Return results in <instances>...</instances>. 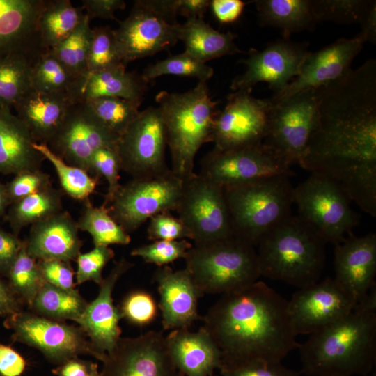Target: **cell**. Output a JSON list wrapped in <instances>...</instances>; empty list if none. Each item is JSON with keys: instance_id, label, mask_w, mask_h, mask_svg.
Instances as JSON below:
<instances>
[{"instance_id": "cell-30", "label": "cell", "mask_w": 376, "mask_h": 376, "mask_svg": "<svg viewBox=\"0 0 376 376\" xmlns=\"http://www.w3.org/2000/svg\"><path fill=\"white\" fill-rule=\"evenodd\" d=\"M178 37L184 42L186 53L205 63L242 52L235 43L236 35L219 31L202 18L187 19L183 24L179 23Z\"/></svg>"}, {"instance_id": "cell-53", "label": "cell", "mask_w": 376, "mask_h": 376, "mask_svg": "<svg viewBox=\"0 0 376 376\" xmlns=\"http://www.w3.org/2000/svg\"><path fill=\"white\" fill-rule=\"evenodd\" d=\"M23 244L18 235L0 228V275L7 276Z\"/></svg>"}, {"instance_id": "cell-13", "label": "cell", "mask_w": 376, "mask_h": 376, "mask_svg": "<svg viewBox=\"0 0 376 376\" xmlns=\"http://www.w3.org/2000/svg\"><path fill=\"white\" fill-rule=\"evenodd\" d=\"M252 90L230 93L214 123L212 143L219 150H234L262 143L269 129L272 102L258 99Z\"/></svg>"}, {"instance_id": "cell-61", "label": "cell", "mask_w": 376, "mask_h": 376, "mask_svg": "<svg viewBox=\"0 0 376 376\" xmlns=\"http://www.w3.org/2000/svg\"><path fill=\"white\" fill-rule=\"evenodd\" d=\"M9 205H10V203L8 197L6 185L0 182V217L5 214Z\"/></svg>"}, {"instance_id": "cell-50", "label": "cell", "mask_w": 376, "mask_h": 376, "mask_svg": "<svg viewBox=\"0 0 376 376\" xmlns=\"http://www.w3.org/2000/svg\"><path fill=\"white\" fill-rule=\"evenodd\" d=\"M148 238L150 240H180L192 239L189 228L178 217L170 212L159 213L149 219L147 228Z\"/></svg>"}, {"instance_id": "cell-46", "label": "cell", "mask_w": 376, "mask_h": 376, "mask_svg": "<svg viewBox=\"0 0 376 376\" xmlns=\"http://www.w3.org/2000/svg\"><path fill=\"white\" fill-rule=\"evenodd\" d=\"M187 240H155L152 243L134 248L132 256L141 258L146 263L162 267L180 258H185L187 252L192 246Z\"/></svg>"}, {"instance_id": "cell-62", "label": "cell", "mask_w": 376, "mask_h": 376, "mask_svg": "<svg viewBox=\"0 0 376 376\" xmlns=\"http://www.w3.org/2000/svg\"><path fill=\"white\" fill-rule=\"evenodd\" d=\"M88 376H101L100 373L98 371V366L97 363H93Z\"/></svg>"}, {"instance_id": "cell-7", "label": "cell", "mask_w": 376, "mask_h": 376, "mask_svg": "<svg viewBox=\"0 0 376 376\" xmlns=\"http://www.w3.org/2000/svg\"><path fill=\"white\" fill-rule=\"evenodd\" d=\"M293 203L299 217L311 226L325 241L336 245L345 239L358 224L350 207V198L332 179L318 173L294 187Z\"/></svg>"}, {"instance_id": "cell-55", "label": "cell", "mask_w": 376, "mask_h": 376, "mask_svg": "<svg viewBox=\"0 0 376 376\" xmlns=\"http://www.w3.org/2000/svg\"><path fill=\"white\" fill-rule=\"evenodd\" d=\"M246 2L242 0H211L210 7L221 24H230L242 15Z\"/></svg>"}, {"instance_id": "cell-27", "label": "cell", "mask_w": 376, "mask_h": 376, "mask_svg": "<svg viewBox=\"0 0 376 376\" xmlns=\"http://www.w3.org/2000/svg\"><path fill=\"white\" fill-rule=\"evenodd\" d=\"M72 103L66 93H47L31 88L13 108L35 141L47 144Z\"/></svg>"}, {"instance_id": "cell-40", "label": "cell", "mask_w": 376, "mask_h": 376, "mask_svg": "<svg viewBox=\"0 0 376 376\" xmlns=\"http://www.w3.org/2000/svg\"><path fill=\"white\" fill-rule=\"evenodd\" d=\"M86 103L96 118L119 138L140 112L141 103L120 97H102Z\"/></svg>"}, {"instance_id": "cell-16", "label": "cell", "mask_w": 376, "mask_h": 376, "mask_svg": "<svg viewBox=\"0 0 376 376\" xmlns=\"http://www.w3.org/2000/svg\"><path fill=\"white\" fill-rule=\"evenodd\" d=\"M118 139L96 118L86 102H75L47 145L68 164L88 173L94 152L102 148L116 147Z\"/></svg>"}, {"instance_id": "cell-43", "label": "cell", "mask_w": 376, "mask_h": 376, "mask_svg": "<svg viewBox=\"0 0 376 376\" xmlns=\"http://www.w3.org/2000/svg\"><path fill=\"white\" fill-rule=\"evenodd\" d=\"M213 74L212 68L184 52L148 65L141 75L149 83L163 75L195 77L207 82Z\"/></svg>"}, {"instance_id": "cell-22", "label": "cell", "mask_w": 376, "mask_h": 376, "mask_svg": "<svg viewBox=\"0 0 376 376\" xmlns=\"http://www.w3.org/2000/svg\"><path fill=\"white\" fill-rule=\"evenodd\" d=\"M153 280L159 296L164 329H189L195 321L202 319L198 305L204 295L185 268L173 270L167 265L159 267Z\"/></svg>"}, {"instance_id": "cell-60", "label": "cell", "mask_w": 376, "mask_h": 376, "mask_svg": "<svg viewBox=\"0 0 376 376\" xmlns=\"http://www.w3.org/2000/svg\"><path fill=\"white\" fill-rule=\"evenodd\" d=\"M354 310L376 314V285H373L368 292L357 302Z\"/></svg>"}, {"instance_id": "cell-31", "label": "cell", "mask_w": 376, "mask_h": 376, "mask_svg": "<svg viewBox=\"0 0 376 376\" xmlns=\"http://www.w3.org/2000/svg\"><path fill=\"white\" fill-rule=\"evenodd\" d=\"M258 18L262 26L279 29L283 38L295 32L311 29L318 22L311 0L254 1Z\"/></svg>"}, {"instance_id": "cell-59", "label": "cell", "mask_w": 376, "mask_h": 376, "mask_svg": "<svg viewBox=\"0 0 376 376\" xmlns=\"http://www.w3.org/2000/svg\"><path fill=\"white\" fill-rule=\"evenodd\" d=\"M210 0H177V13L187 19L202 18L210 7Z\"/></svg>"}, {"instance_id": "cell-44", "label": "cell", "mask_w": 376, "mask_h": 376, "mask_svg": "<svg viewBox=\"0 0 376 376\" xmlns=\"http://www.w3.org/2000/svg\"><path fill=\"white\" fill-rule=\"evenodd\" d=\"M120 67L125 65L118 52L114 29L108 26L92 29L87 74Z\"/></svg>"}, {"instance_id": "cell-18", "label": "cell", "mask_w": 376, "mask_h": 376, "mask_svg": "<svg viewBox=\"0 0 376 376\" xmlns=\"http://www.w3.org/2000/svg\"><path fill=\"white\" fill-rule=\"evenodd\" d=\"M102 362L101 376H183L171 359L162 331L120 338Z\"/></svg>"}, {"instance_id": "cell-10", "label": "cell", "mask_w": 376, "mask_h": 376, "mask_svg": "<svg viewBox=\"0 0 376 376\" xmlns=\"http://www.w3.org/2000/svg\"><path fill=\"white\" fill-rule=\"evenodd\" d=\"M3 325L12 331V340L40 350L51 362L60 365L81 354H88L102 361L100 354L79 327L69 325L20 311L6 317Z\"/></svg>"}, {"instance_id": "cell-11", "label": "cell", "mask_w": 376, "mask_h": 376, "mask_svg": "<svg viewBox=\"0 0 376 376\" xmlns=\"http://www.w3.org/2000/svg\"><path fill=\"white\" fill-rule=\"evenodd\" d=\"M175 211L190 230L194 244L233 236L224 189L200 174L183 180Z\"/></svg>"}, {"instance_id": "cell-38", "label": "cell", "mask_w": 376, "mask_h": 376, "mask_svg": "<svg viewBox=\"0 0 376 376\" xmlns=\"http://www.w3.org/2000/svg\"><path fill=\"white\" fill-rule=\"evenodd\" d=\"M33 146L52 164L62 189L68 196L83 202L89 199L98 184V178L81 168L68 164L54 153L47 144L35 143Z\"/></svg>"}, {"instance_id": "cell-14", "label": "cell", "mask_w": 376, "mask_h": 376, "mask_svg": "<svg viewBox=\"0 0 376 376\" xmlns=\"http://www.w3.org/2000/svg\"><path fill=\"white\" fill-rule=\"evenodd\" d=\"M166 134L158 107L140 111L120 136L116 149L122 170L132 178L157 175L170 169L166 163Z\"/></svg>"}, {"instance_id": "cell-41", "label": "cell", "mask_w": 376, "mask_h": 376, "mask_svg": "<svg viewBox=\"0 0 376 376\" xmlns=\"http://www.w3.org/2000/svg\"><path fill=\"white\" fill-rule=\"evenodd\" d=\"M91 37L90 19L86 15L68 37L50 50L70 72L79 78L87 74V58Z\"/></svg>"}, {"instance_id": "cell-63", "label": "cell", "mask_w": 376, "mask_h": 376, "mask_svg": "<svg viewBox=\"0 0 376 376\" xmlns=\"http://www.w3.org/2000/svg\"><path fill=\"white\" fill-rule=\"evenodd\" d=\"M216 376H219V375H216Z\"/></svg>"}, {"instance_id": "cell-48", "label": "cell", "mask_w": 376, "mask_h": 376, "mask_svg": "<svg viewBox=\"0 0 376 376\" xmlns=\"http://www.w3.org/2000/svg\"><path fill=\"white\" fill-rule=\"evenodd\" d=\"M115 253L107 246H94L88 252L80 253L76 258V283L93 281L100 285L103 281L102 271L107 264L113 258Z\"/></svg>"}, {"instance_id": "cell-19", "label": "cell", "mask_w": 376, "mask_h": 376, "mask_svg": "<svg viewBox=\"0 0 376 376\" xmlns=\"http://www.w3.org/2000/svg\"><path fill=\"white\" fill-rule=\"evenodd\" d=\"M308 52L306 42H292L288 38L270 42L262 50L251 49L241 61L246 71L234 78L230 88L252 90L256 84L266 82L276 94L298 75Z\"/></svg>"}, {"instance_id": "cell-51", "label": "cell", "mask_w": 376, "mask_h": 376, "mask_svg": "<svg viewBox=\"0 0 376 376\" xmlns=\"http://www.w3.org/2000/svg\"><path fill=\"white\" fill-rule=\"evenodd\" d=\"M221 376H299L301 372L286 368L281 363L249 362L221 366Z\"/></svg>"}, {"instance_id": "cell-49", "label": "cell", "mask_w": 376, "mask_h": 376, "mask_svg": "<svg viewBox=\"0 0 376 376\" xmlns=\"http://www.w3.org/2000/svg\"><path fill=\"white\" fill-rule=\"evenodd\" d=\"M52 186L49 175L40 169L20 172L6 185L10 205Z\"/></svg>"}, {"instance_id": "cell-2", "label": "cell", "mask_w": 376, "mask_h": 376, "mask_svg": "<svg viewBox=\"0 0 376 376\" xmlns=\"http://www.w3.org/2000/svg\"><path fill=\"white\" fill-rule=\"evenodd\" d=\"M298 350L307 375L366 376L375 363L376 314L353 310L311 334Z\"/></svg>"}, {"instance_id": "cell-33", "label": "cell", "mask_w": 376, "mask_h": 376, "mask_svg": "<svg viewBox=\"0 0 376 376\" xmlns=\"http://www.w3.org/2000/svg\"><path fill=\"white\" fill-rule=\"evenodd\" d=\"M62 211V192L52 186L12 203L6 219L12 233L19 235L29 225Z\"/></svg>"}, {"instance_id": "cell-54", "label": "cell", "mask_w": 376, "mask_h": 376, "mask_svg": "<svg viewBox=\"0 0 376 376\" xmlns=\"http://www.w3.org/2000/svg\"><path fill=\"white\" fill-rule=\"evenodd\" d=\"M81 2L90 20L100 17L118 21L114 16L115 12L124 10L126 6L123 0H82Z\"/></svg>"}, {"instance_id": "cell-3", "label": "cell", "mask_w": 376, "mask_h": 376, "mask_svg": "<svg viewBox=\"0 0 376 376\" xmlns=\"http://www.w3.org/2000/svg\"><path fill=\"white\" fill-rule=\"evenodd\" d=\"M326 244L301 217L290 215L256 245L260 274L299 288L315 283L324 267Z\"/></svg>"}, {"instance_id": "cell-24", "label": "cell", "mask_w": 376, "mask_h": 376, "mask_svg": "<svg viewBox=\"0 0 376 376\" xmlns=\"http://www.w3.org/2000/svg\"><path fill=\"white\" fill-rule=\"evenodd\" d=\"M45 0H0V56L20 53L40 55L38 31Z\"/></svg>"}, {"instance_id": "cell-15", "label": "cell", "mask_w": 376, "mask_h": 376, "mask_svg": "<svg viewBox=\"0 0 376 376\" xmlns=\"http://www.w3.org/2000/svg\"><path fill=\"white\" fill-rule=\"evenodd\" d=\"M356 301L335 280L327 278L301 288L288 301L295 334H312L350 314Z\"/></svg>"}, {"instance_id": "cell-36", "label": "cell", "mask_w": 376, "mask_h": 376, "mask_svg": "<svg viewBox=\"0 0 376 376\" xmlns=\"http://www.w3.org/2000/svg\"><path fill=\"white\" fill-rule=\"evenodd\" d=\"M311 4L317 22L359 23L365 31L376 25L375 0H311Z\"/></svg>"}, {"instance_id": "cell-6", "label": "cell", "mask_w": 376, "mask_h": 376, "mask_svg": "<svg viewBox=\"0 0 376 376\" xmlns=\"http://www.w3.org/2000/svg\"><path fill=\"white\" fill-rule=\"evenodd\" d=\"M184 259L185 269L203 295L237 290L261 276L255 246L235 236L193 244Z\"/></svg>"}, {"instance_id": "cell-21", "label": "cell", "mask_w": 376, "mask_h": 376, "mask_svg": "<svg viewBox=\"0 0 376 376\" xmlns=\"http://www.w3.org/2000/svg\"><path fill=\"white\" fill-rule=\"evenodd\" d=\"M133 264L123 258L116 263L109 275L99 285L97 296L88 303L81 315L75 321L94 348L105 356L121 338L119 322L122 318L118 306L113 304L112 292L118 279Z\"/></svg>"}, {"instance_id": "cell-42", "label": "cell", "mask_w": 376, "mask_h": 376, "mask_svg": "<svg viewBox=\"0 0 376 376\" xmlns=\"http://www.w3.org/2000/svg\"><path fill=\"white\" fill-rule=\"evenodd\" d=\"M6 277L13 292L30 306L45 281L38 260L28 253L24 242Z\"/></svg>"}, {"instance_id": "cell-25", "label": "cell", "mask_w": 376, "mask_h": 376, "mask_svg": "<svg viewBox=\"0 0 376 376\" xmlns=\"http://www.w3.org/2000/svg\"><path fill=\"white\" fill-rule=\"evenodd\" d=\"M79 229L67 211H61L33 224L24 240L28 253L37 260L70 262L81 253Z\"/></svg>"}, {"instance_id": "cell-34", "label": "cell", "mask_w": 376, "mask_h": 376, "mask_svg": "<svg viewBox=\"0 0 376 376\" xmlns=\"http://www.w3.org/2000/svg\"><path fill=\"white\" fill-rule=\"evenodd\" d=\"M40 56L14 53L0 56V107L11 109L31 88L33 66Z\"/></svg>"}, {"instance_id": "cell-35", "label": "cell", "mask_w": 376, "mask_h": 376, "mask_svg": "<svg viewBox=\"0 0 376 376\" xmlns=\"http://www.w3.org/2000/svg\"><path fill=\"white\" fill-rule=\"evenodd\" d=\"M87 304L75 289L66 290L45 281L30 306L33 313L47 318L75 322Z\"/></svg>"}, {"instance_id": "cell-32", "label": "cell", "mask_w": 376, "mask_h": 376, "mask_svg": "<svg viewBox=\"0 0 376 376\" xmlns=\"http://www.w3.org/2000/svg\"><path fill=\"white\" fill-rule=\"evenodd\" d=\"M69 0H45L38 24L42 49L50 50L68 37L86 17Z\"/></svg>"}, {"instance_id": "cell-47", "label": "cell", "mask_w": 376, "mask_h": 376, "mask_svg": "<svg viewBox=\"0 0 376 376\" xmlns=\"http://www.w3.org/2000/svg\"><path fill=\"white\" fill-rule=\"evenodd\" d=\"M122 318L139 327L151 324L157 318L158 305L148 292L136 290L128 293L118 306Z\"/></svg>"}, {"instance_id": "cell-45", "label": "cell", "mask_w": 376, "mask_h": 376, "mask_svg": "<svg viewBox=\"0 0 376 376\" xmlns=\"http://www.w3.org/2000/svg\"><path fill=\"white\" fill-rule=\"evenodd\" d=\"M120 170L121 163L116 147L100 148L94 152L91 159L88 173L98 178L103 177L108 184L102 204L106 207L109 205L121 185L119 182Z\"/></svg>"}, {"instance_id": "cell-26", "label": "cell", "mask_w": 376, "mask_h": 376, "mask_svg": "<svg viewBox=\"0 0 376 376\" xmlns=\"http://www.w3.org/2000/svg\"><path fill=\"white\" fill-rule=\"evenodd\" d=\"M169 354L183 376H212L222 365L221 352L210 334L201 327L172 330L166 336Z\"/></svg>"}, {"instance_id": "cell-5", "label": "cell", "mask_w": 376, "mask_h": 376, "mask_svg": "<svg viewBox=\"0 0 376 376\" xmlns=\"http://www.w3.org/2000/svg\"><path fill=\"white\" fill-rule=\"evenodd\" d=\"M289 178L276 175L224 189L233 236L256 246L291 215L294 187Z\"/></svg>"}, {"instance_id": "cell-52", "label": "cell", "mask_w": 376, "mask_h": 376, "mask_svg": "<svg viewBox=\"0 0 376 376\" xmlns=\"http://www.w3.org/2000/svg\"><path fill=\"white\" fill-rule=\"evenodd\" d=\"M45 281L66 290L75 289L74 270L70 262L60 260H38Z\"/></svg>"}, {"instance_id": "cell-1", "label": "cell", "mask_w": 376, "mask_h": 376, "mask_svg": "<svg viewBox=\"0 0 376 376\" xmlns=\"http://www.w3.org/2000/svg\"><path fill=\"white\" fill-rule=\"evenodd\" d=\"M202 320L221 352V366L281 363L300 344L288 300L261 281L221 295Z\"/></svg>"}, {"instance_id": "cell-29", "label": "cell", "mask_w": 376, "mask_h": 376, "mask_svg": "<svg viewBox=\"0 0 376 376\" xmlns=\"http://www.w3.org/2000/svg\"><path fill=\"white\" fill-rule=\"evenodd\" d=\"M148 84L141 74L127 72L125 67L88 73L79 77L69 96L75 102H86L102 97H120L142 102Z\"/></svg>"}, {"instance_id": "cell-56", "label": "cell", "mask_w": 376, "mask_h": 376, "mask_svg": "<svg viewBox=\"0 0 376 376\" xmlns=\"http://www.w3.org/2000/svg\"><path fill=\"white\" fill-rule=\"evenodd\" d=\"M26 362L24 357L10 346L0 343V375L20 376Z\"/></svg>"}, {"instance_id": "cell-23", "label": "cell", "mask_w": 376, "mask_h": 376, "mask_svg": "<svg viewBox=\"0 0 376 376\" xmlns=\"http://www.w3.org/2000/svg\"><path fill=\"white\" fill-rule=\"evenodd\" d=\"M334 280L359 301L375 283L376 235L347 238L335 245Z\"/></svg>"}, {"instance_id": "cell-4", "label": "cell", "mask_w": 376, "mask_h": 376, "mask_svg": "<svg viewBox=\"0 0 376 376\" xmlns=\"http://www.w3.org/2000/svg\"><path fill=\"white\" fill-rule=\"evenodd\" d=\"M164 124L173 173L185 180L194 173L198 151L212 142L217 102L212 100L206 81L184 93L162 91L155 97Z\"/></svg>"}, {"instance_id": "cell-9", "label": "cell", "mask_w": 376, "mask_h": 376, "mask_svg": "<svg viewBox=\"0 0 376 376\" xmlns=\"http://www.w3.org/2000/svg\"><path fill=\"white\" fill-rule=\"evenodd\" d=\"M271 102L269 129L263 144L288 166L299 164L316 125L315 89Z\"/></svg>"}, {"instance_id": "cell-39", "label": "cell", "mask_w": 376, "mask_h": 376, "mask_svg": "<svg viewBox=\"0 0 376 376\" xmlns=\"http://www.w3.org/2000/svg\"><path fill=\"white\" fill-rule=\"evenodd\" d=\"M79 77L70 72L51 50L44 52L33 64L31 88L69 95Z\"/></svg>"}, {"instance_id": "cell-58", "label": "cell", "mask_w": 376, "mask_h": 376, "mask_svg": "<svg viewBox=\"0 0 376 376\" xmlns=\"http://www.w3.org/2000/svg\"><path fill=\"white\" fill-rule=\"evenodd\" d=\"M21 301L0 278V318L8 317L21 310Z\"/></svg>"}, {"instance_id": "cell-12", "label": "cell", "mask_w": 376, "mask_h": 376, "mask_svg": "<svg viewBox=\"0 0 376 376\" xmlns=\"http://www.w3.org/2000/svg\"><path fill=\"white\" fill-rule=\"evenodd\" d=\"M200 174L226 189L276 175H294L290 166L263 144L219 150L213 148L201 160Z\"/></svg>"}, {"instance_id": "cell-20", "label": "cell", "mask_w": 376, "mask_h": 376, "mask_svg": "<svg viewBox=\"0 0 376 376\" xmlns=\"http://www.w3.org/2000/svg\"><path fill=\"white\" fill-rule=\"evenodd\" d=\"M366 42L361 33L352 38H340L316 51L308 52L298 75L281 92L269 98L273 102L297 92L315 89L347 72L351 64Z\"/></svg>"}, {"instance_id": "cell-37", "label": "cell", "mask_w": 376, "mask_h": 376, "mask_svg": "<svg viewBox=\"0 0 376 376\" xmlns=\"http://www.w3.org/2000/svg\"><path fill=\"white\" fill-rule=\"evenodd\" d=\"M79 230L87 232L94 246L127 245L131 237L111 217L107 207H94L89 199L84 202L81 216L77 221Z\"/></svg>"}, {"instance_id": "cell-57", "label": "cell", "mask_w": 376, "mask_h": 376, "mask_svg": "<svg viewBox=\"0 0 376 376\" xmlns=\"http://www.w3.org/2000/svg\"><path fill=\"white\" fill-rule=\"evenodd\" d=\"M93 363L75 357L58 365L52 373L57 376H88Z\"/></svg>"}, {"instance_id": "cell-28", "label": "cell", "mask_w": 376, "mask_h": 376, "mask_svg": "<svg viewBox=\"0 0 376 376\" xmlns=\"http://www.w3.org/2000/svg\"><path fill=\"white\" fill-rule=\"evenodd\" d=\"M23 122L11 109L0 107V174L40 169L44 157Z\"/></svg>"}, {"instance_id": "cell-8", "label": "cell", "mask_w": 376, "mask_h": 376, "mask_svg": "<svg viewBox=\"0 0 376 376\" xmlns=\"http://www.w3.org/2000/svg\"><path fill=\"white\" fill-rule=\"evenodd\" d=\"M183 180L171 169L159 174L132 178L120 185L108 207L111 217L127 233L152 217L176 210Z\"/></svg>"}, {"instance_id": "cell-17", "label": "cell", "mask_w": 376, "mask_h": 376, "mask_svg": "<svg viewBox=\"0 0 376 376\" xmlns=\"http://www.w3.org/2000/svg\"><path fill=\"white\" fill-rule=\"evenodd\" d=\"M178 24L169 22L147 0L135 1L129 15L114 29L123 64L171 48L179 41Z\"/></svg>"}]
</instances>
